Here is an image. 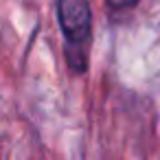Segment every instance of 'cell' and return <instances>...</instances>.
I'll list each match as a JSON object with an SVG mask.
<instances>
[{
	"mask_svg": "<svg viewBox=\"0 0 160 160\" xmlns=\"http://www.w3.org/2000/svg\"><path fill=\"white\" fill-rule=\"evenodd\" d=\"M108 7L114 9V11H121V9H132L138 5V0H105Z\"/></svg>",
	"mask_w": 160,
	"mask_h": 160,
	"instance_id": "obj_3",
	"label": "cell"
},
{
	"mask_svg": "<svg viewBox=\"0 0 160 160\" xmlns=\"http://www.w3.org/2000/svg\"><path fill=\"white\" fill-rule=\"evenodd\" d=\"M66 62H68V68L77 75L86 72L88 68V55L83 51V46H66Z\"/></svg>",
	"mask_w": 160,
	"mask_h": 160,
	"instance_id": "obj_2",
	"label": "cell"
},
{
	"mask_svg": "<svg viewBox=\"0 0 160 160\" xmlns=\"http://www.w3.org/2000/svg\"><path fill=\"white\" fill-rule=\"evenodd\" d=\"M57 20L66 38V46H83L92 31V9L88 0H59Z\"/></svg>",
	"mask_w": 160,
	"mask_h": 160,
	"instance_id": "obj_1",
	"label": "cell"
}]
</instances>
